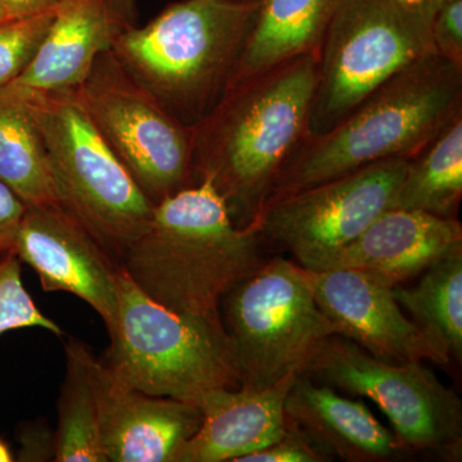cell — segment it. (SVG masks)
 Masks as SVG:
<instances>
[{"label": "cell", "mask_w": 462, "mask_h": 462, "mask_svg": "<svg viewBox=\"0 0 462 462\" xmlns=\"http://www.w3.org/2000/svg\"><path fill=\"white\" fill-rule=\"evenodd\" d=\"M318 54H302L230 85L194 126V171L208 179L238 226L263 211L285 161L309 135Z\"/></svg>", "instance_id": "obj_1"}, {"label": "cell", "mask_w": 462, "mask_h": 462, "mask_svg": "<svg viewBox=\"0 0 462 462\" xmlns=\"http://www.w3.org/2000/svg\"><path fill=\"white\" fill-rule=\"evenodd\" d=\"M263 240L240 227L208 179L154 205L148 226L120 266L143 293L170 311L224 324L225 296L258 264Z\"/></svg>", "instance_id": "obj_2"}, {"label": "cell", "mask_w": 462, "mask_h": 462, "mask_svg": "<svg viewBox=\"0 0 462 462\" xmlns=\"http://www.w3.org/2000/svg\"><path fill=\"white\" fill-rule=\"evenodd\" d=\"M458 116L462 67L430 51L373 91L336 126L307 135L285 161L264 206L373 163L410 160Z\"/></svg>", "instance_id": "obj_3"}, {"label": "cell", "mask_w": 462, "mask_h": 462, "mask_svg": "<svg viewBox=\"0 0 462 462\" xmlns=\"http://www.w3.org/2000/svg\"><path fill=\"white\" fill-rule=\"evenodd\" d=\"M260 2L172 3L125 32L112 51L176 118L196 126L224 96Z\"/></svg>", "instance_id": "obj_4"}, {"label": "cell", "mask_w": 462, "mask_h": 462, "mask_svg": "<svg viewBox=\"0 0 462 462\" xmlns=\"http://www.w3.org/2000/svg\"><path fill=\"white\" fill-rule=\"evenodd\" d=\"M108 334L111 346L100 361L126 387L196 406L215 389L240 387L224 324L170 311L123 267Z\"/></svg>", "instance_id": "obj_5"}, {"label": "cell", "mask_w": 462, "mask_h": 462, "mask_svg": "<svg viewBox=\"0 0 462 462\" xmlns=\"http://www.w3.org/2000/svg\"><path fill=\"white\" fill-rule=\"evenodd\" d=\"M32 112L50 156L58 202L120 263L148 226L154 203L116 156L72 90L16 96Z\"/></svg>", "instance_id": "obj_6"}, {"label": "cell", "mask_w": 462, "mask_h": 462, "mask_svg": "<svg viewBox=\"0 0 462 462\" xmlns=\"http://www.w3.org/2000/svg\"><path fill=\"white\" fill-rule=\"evenodd\" d=\"M225 330L240 387H272L307 367L338 329L316 302L305 267L263 261L224 298Z\"/></svg>", "instance_id": "obj_7"}, {"label": "cell", "mask_w": 462, "mask_h": 462, "mask_svg": "<svg viewBox=\"0 0 462 462\" xmlns=\"http://www.w3.org/2000/svg\"><path fill=\"white\" fill-rule=\"evenodd\" d=\"M152 203L196 184L194 126L181 123L108 51L71 89Z\"/></svg>", "instance_id": "obj_8"}, {"label": "cell", "mask_w": 462, "mask_h": 462, "mask_svg": "<svg viewBox=\"0 0 462 462\" xmlns=\"http://www.w3.org/2000/svg\"><path fill=\"white\" fill-rule=\"evenodd\" d=\"M433 51L430 23L392 0H345L319 48L309 135L336 126L373 91Z\"/></svg>", "instance_id": "obj_9"}, {"label": "cell", "mask_w": 462, "mask_h": 462, "mask_svg": "<svg viewBox=\"0 0 462 462\" xmlns=\"http://www.w3.org/2000/svg\"><path fill=\"white\" fill-rule=\"evenodd\" d=\"M305 374L375 403L391 422L402 451L460 457V397L420 361L384 363L352 340L333 336Z\"/></svg>", "instance_id": "obj_10"}, {"label": "cell", "mask_w": 462, "mask_h": 462, "mask_svg": "<svg viewBox=\"0 0 462 462\" xmlns=\"http://www.w3.org/2000/svg\"><path fill=\"white\" fill-rule=\"evenodd\" d=\"M407 163L382 161L273 200L251 224L263 245L285 249L300 266L315 270L389 209Z\"/></svg>", "instance_id": "obj_11"}, {"label": "cell", "mask_w": 462, "mask_h": 462, "mask_svg": "<svg viewBox=\"0 0 462 462\" xmlns=\"http://www.w3.org/2000/svg\"><path fill=\"white\" fill-rule=\"evenodd\" d=\"M14 252L38 273L42 291L74 294L112 327L120 263L62 207H27Z\"/></svg>", "instance_id": "obj_12"}, {"label": "cell", "mask_w": 462, "mask_h": 462, "mask_svg": "<svg viewBox=\"0 0 462 462\" xmlns=\"http://www.w3.org/2000/svg\"><path fill=\"white\" fill-rule=\"evenodd\" d=\"M318 305L338 329L380 361H430L446 366L411 319L406 318L392 288L354 270L305 269Z\"/></svg>", "instance_id": "obj_13"}, {"label": "cell", "mask_w": 462, "mask_h": 462, "mask_svg": "<svg viewBox=\"0 0 462 462\" xmlns=\"http://www.w3.org/2000/svg\"><path fill=\"white\" fill-rule=\"evenodd\" d=\"M136 18L138 0H60L32 65L0 89L16 96L75 89Z\"/></svg>", "instance_id": "obj_14"}, {"label": "cell", "mask_w": 462, "mask_h": 462, "mask_svg": "<svg viewBox=\"0 0 462 462\" xmlns=\"http://www.w3.org/2000/svg\"><path fill=\"white\" fill-rule=\"evenodd\" d=\"M100 439L108 462H178L202 424L199 406L126 387L97 361Z\"/></svg>", "instance_id": "obj_15"}, {"label": "cell", "mask_w": 462, "mask_h": 462, "mask_svg": "<svg viewBox=\"0 0 462 462\" xmlns=\"http://www.w3.org/2000/svg\"><path fill=\"white\" fill-rule=\"evenodd\" d=\"M461 249L457 218L391 208L315 270H354L393 288Z\"/></svg>", "instance_id": "obj_16"}, {"label": "cell", "mask_w": 462, "mask_h": 462, "mask_svg": "<svg viewBox=\"0 0 462 462\" xmlns=\"http://www.w3.org/2000/svg\"><path fill=\"white\" fill-rule=\"evenodd\" d=\"M298 374L272 387L221 388L207 393L199 407L202 424L182 447L178 462L236 461L273 445L287 430L285 398Z\"/></svg>", "instance_id": "obj_17"}, {"label": "cell", "mask_w": 462, "mask_h": 462, "mask_svg": "<svg viewBox=\"0 0 462 462\" xmlns=\"http://www.w3.org/2000/svg\"><path fill=\"white\" fill-rule=\"evenodd\" d=\"M285 416L330 457L352 462L385 461L402 448L361 401L340 396L327 384L300 374L285 398Z\"/></svg>", "instance_id": "obj_18"}, {"label": "cell", "mask_w": 462, "mask_h": 462, "mask_svg": "<svg viewBox=\"0 0 462 462\" xmlns=\"http://www.w3.org/2000/svg\"><path fill=\"white\" fill-rule=\"evenodd\" d=\"M343 3L345 0H261L256 21L227 88L291 58L318 54Z\"/></svg>", "instance_id": "obj_19"}, {"label": "cell", "mask_w": 462, "mask_h": 462, "mask_svg": "<svg viewBox=\"0 0 462 462\" xmlns=\"http://www.w3.org/2000/svg\"><path fill=\"white\" fill-rule=\"evenodd\" d=\"M66 374L58 400L53 457L58 462H108L100 439L97 358L78 339L65 345Z\"/></svg>", "instance_id": "obj_20"}, {"label": "cell", "mask_w": 462, "mask_h": 462, "mask_svg": "<svg viewBox=\"0 0 462 462\" xmlns=\"http://www.w3.org/2000/svg\"><path fill=\"white\" fill-rule=\"evenodd\" d=\"M0 181L27 207L60 205L44 139L23 99L0 91Z\"/></svg>", "instance_id": "obj_21"}, {"label": "cell", "mask_w": 462, "mask_h": 462, "mask_svg": "<svg viewBox=\"0 0 462 462\" xmlns=\"http://www.w3.org/2000/svg\"><path fill=\"white\" fill-rule=\"evenodd\" d=\"M398 305L447 365L462 357V249L422 273L411 288H392Z\"/></svg>", "instance_id": "obj_22"}, {"label": "cell", "mask_w": 462, "mask_h": 462, "mask_svg": "<svg viewBox=\"0 0 462 462\" xmlns=\"http://www.w3.org/2000/svg\"><path fill=\"white\" fill-rule=\"evenodd\" d=\"M462 197V116L410 158L391 208L456 218Z\"/></svg>", "instance_id": "obj_23"}, {"label": "cell", "mask_w": 462, "mask_h": 462, "mask_svg": "<svg viewBox=\"0 0 462 462\" xmlns=\"http://www.w3.org/2000/svg\"><path fill=\"white\" fill-rule=\"evenodd\" d=\"M56 9L14 18L0 25V88L16 80L32 65L50 32Z\"/></svg>", "instance_id": "obj_24"}, {"label": "cell", "mask_w": 462, "mask_h": 462, "mask_svg": "<svg viewBox=\"0 0 462 462\" xmlns=\"http://www.w3.org/2000/svg\"><path fill=\"white\" fill-rule=\"evenodd\" d=\"M39 328L62 336L56 321L47 318L23 285L21 261L14 251L0 254V336L8 331Z\"/></svg>", "instance_id": "obj_25"}, {"label": "cell", "mask_w": 462, "mask_h": 462, "mask_svg": "<svg viewBox=\"0 0 462 462\" xmlns=\"http://www.w3.org/2000/svg\"><path fill=\"white\" fill-rule=\"evenodd\" d=\"M331 457L287 419V430L273 445L239 458L238 462H324Z\"/></svg>", "instance_id": "obj_26"}, {"label": "cell", "mask_w": 462, "mask_h": 462, "mask_svg": "<svg viewBox=\"0 0 462 462\" xmlns=\"http://www.w3.org/2000/svg\"><path fill=\"white\" fill-rule=\"evenodd\" d=\"M430 38L437 54L462 67V0H451L437 9Z\"/></svg>", "instance_id": "obj_27"}, {"label": "cell", "mask_w": 462, "mask_h": 462, "mask_svg": "<svg viewBox=\"0 0 462 462\" xmlns=\"http://www.w3.org/2000/svg\"><path fill=\"white\" fill-rule=\"evenodd\" d=\"M27 206L0 181V254L14 251Z\"/></svg>", "instance_id": "obj_28"}, {"label": "cell", "mask_w": 462, "mask_h": 462, "mask_svg": "<svg viewBox=\"0 0 462 462\" xmlns=\"http://www.w3.org/2000/svg\"><path fill=\"white\" fill-rule=\"evenodd\" d=\"M60 0H0V8L12 18L32 16L58 7Z\"/></svg>", "instance_id": "obj_29"}, {"label": "cell", "mask_w": 462, "mask_h": 462, "mask_svg": "<svg viewBox=\"0 0 462 462\" xmlns=\"http://www.w3.org/2000/svg\"><path fill=\"white\" fill-rule=\"evenodd\" d=\"M394 5L403 9L407 14L420 18L424 23L431 25L434 17V9L431 7V0H392Z\"/></svg>", "instance_id": "obj_30"}, {"label": "cell", "mask_w": 462, "mask_h": 462, "mask_svg": "<svg viewBox=\"0 0 462 462\" xmlns=\"http://www.w3.org/2000/svg\"><path fill=\"white\" fill-rule=\"evenodd\" d=\"M14 455H12L9 447L0 439V462H11L14 461Z\"/></svg>", "instance_id": "obj_31"}, {"label": "cell", "mask_w": 462, "mask_h": 462, "mask_svg": "<svg viewBox=\"0 0 462 462\" xmlns=\"http://www.w3.org/2000/svg\"><path fill=\"white\" fill-rule=\"evenodd\" d=\"M447 2H451V0H431V7L434 9V14H436L437 9Z\"/></svg>", "instance_id": "obj_32"}, {"label": "cell", "mask_w": 462, "mask_h": 462, "mask_svg": "<svg viewBox=\"0 0 462 462\" xmlns=\"http://www.w3.org/2000/svg\"><path fill=\"white\" fill-rule=\"evenodd\" d=\"M9 20H14V18L9 17L8 14L0 8V25H3V23H7Z\"/></svg>", "instance_id": "obj_33"}, {"label": "cell", "mask_w": 462, "mask_h": 462, "mask_svg": "<svg viewBox=\"0 0 462 462\" xmlns=\"http://www.w3.org/2000/svg\"><path fill=\"white\" fill-rule=\"evenodd\" d=\"M236 2H257V0H236Z\"/></svg>", "instance_id": "obj_34"}]
</instances>
